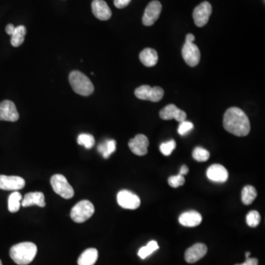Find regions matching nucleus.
<instances>
[{"mask_svg": "<svg viewBox=\"0 0 265 265\" xmlns=\"http://www.w3.org/2000/svg\"><path fill=\"white\" fill-rule=\"evenodd\" d=\"M175 148H176V143L175 140H169L168 142H163L160 145V151L163 155L168 157L171 155Z\"/></svg>", "mask_w": 265, "mask_h": 265, "instance_id": "c756f323", "label": "nucleus"}, {"mask_svg": "<svg viewBox=\"0 0 265 265\" xmlns=\"http://www.w3.org/2000/svg\"><path fill=\"white\" fill-rule=\"evenodd\" d=\"M92 8L93 14L100 20H108L111 17V10L104 0H94Z\"/></svg>", "mask_w": 265, "mask_h": 265, "instance_id": "f3484780", "label": "nucleus"}, {"mask_svg": "<svg viewBox=\"0 0 265 265\" xmlns=\"http://www.w3.org/2000/svg\"><path fill=\"white\" fill-rule=\"evenodd\" d=\"M225 131L237 136H245L251 131V123L243 110L237 107L228 108L223 116Z\"/></svg>", "mask_w": 265, "mask_h": 265, "instance_id": "f257e3e1", "label": "nucleus"}, {"mask_svg": "<svg viewBox=\"0 0 265 265\" xmlns=\"http://www.w3.org/2000/svg\"><path fill=\"white\" fill-rule=\"evenodd\" d=\"M162 6L160 1H152L148 4L145 9L143 18H142V23L145 26H151L154 25L159 18L160 12H161Z\"/></svg>", "mask_w": 265, "mask_h": 265, "instance_id": "1a4fd4ad", "label": "nucleus"}, {"mask_svg": "<svg viewBox=\"0 0 265 265\" xmlns=\"http://www.w3.org/2000/svg\"><path fill=\"white\" fill-rule=\"evenodd\" d=\"M207 245L203 243H197L192 245L190 248H188L185 252V260L186 263H197L201 259L205 257L207 254Z\"/></svg>", "mask_w": 265, "mask_h": 265, "instance_id": "2eb2a0df", "label": "nucleus"}, {"mask_svg": "<svg viewBox=\"0 0 265 265\" xmlns=\"http://www.w3.org/2000/svg\"><path fill=\"white\" fill-rule=\"evenodd\" d=\"M78 143L84 146L86 149H92L95 145V137L89 133H81L78 136Z\"/></svg>", "mask_w": 265, "mask_h": 265, "instance_id": "bb28decb", "label": "nucleus"}, {"mask_svg": "<svg viewBox=\"0 0 265 265\" xmlns=\"http://www.w3.org/2000/svg\"><path fill=\"white\" fill-rule=\"evenodd\" d=\"M251 255V253L250 252H247L246 254H245V257L247 258H249V256Z\"/></svg>", "mask_w": 265, "mask_h": 265, "instance_id": "4c0bfd02", "label": "nucleus"}, {"mask_svg": "<svg viewBox=\"0 0 265 265\" xmlns=\"http://www.w3.org/2000/svg\"><path fill=\"white\" fill-rule=\"evenodd\" d=\"M163 89L159 86L151 87L148 85L139 86L135 90L136 98L142 101H149L151 102H159L163 98Z\"/></svg>", "mask_w": 265, "mask_h": 265, "instance_id": "423d86ee", "label": "nucleus"}, {"mask_svg": "<svg viewBox=\"0 0 265 265\" xmlns=\"http://www.w3.org/2000/svg\"><path fill=\"white\" fill-rule=\"evenodd\" d=\"M182 56L189 66L194 67L199 63L201 60V52L199 48L194 43L185 42L182 48Z\"/></svg>", "mask_w": 265, "mask_h": 265, "instance_id": "9d476101", "label": "nucleus"}, {"mask_svg": "<svg viewBox=\"0 0 265 265\" xmlns=\"http://www.w3.org/2000/svg\"><path fill=\"white\" fill-rule=\"evenodd\" d=\"M168 183H169V186H172V187L178 188L184 185V183H185V178L183 175L178 174V175L169 177Z\"/></svg>", "mask_w": 265, "mask_h": 265, "instance_id": "7c9ffc66", "label": "nucleus"}, {"mask_svg": "<svg viewBox=\"0 0 265 265\" xmlns=\"http://www.w3.org/2000/svg\"><path fill=\"white\" fill-rule=\"evenodd\" d=\"M53 191L64 199H70L75 195L73 188L68 182L67 179L60 174L53 175L51 180Z\"/></svg>", "mask_w": 265, "mask_h": 265, "instance_id": "39448f33", "label": "nucleus"}, {"mask_svg": "<svg viewBox=\"0 0 265 265\" xmlns=\"http://www.w3.org/2000/svg\"><path fill=\"white\" fill-rule=\"evenodd\" d=\"M116 141L113 139H107L106 142L100 144L98 147V151L105 159H108L110 156L116 151Z\"/></svg>", "mask_w": 265, "mask_h": 265, "instance_id": "5701e85b", "label": "nucleus"}, {"mask_svg": "<svg viewBox=\"0 0 265 265\" xmlns=\"http://www.w3.org/2000/svg\"><path fill=\"white\" fill-rule=\"evenodd\" d=\"M212 7L208 1H204L195 7L193 11V19L196 26L202 27L208 23L211 16Z\"/></svg>", "mask_w": 265, "mask_h": 265, "instance_id": "0eeeda50", "label": "nucleus"}, {"mask_svg": "<svg viewBox=\"0 0 265 265\" xmlns=\"http://www.w3.org/2000/svg\"><path fill=\"white\" fill-rule=\"evenodd\" d=\"M117 202L122 208L126 210H136L141 204L139 197L128 190H122L118 193Z\"/></svg>", "mask_w": 265, "mask_h": 265, "instance_id": "6e6552de", "label": "nucleus"}, {"mask_svg": "<svg viewBox=\"0 0 265 265\" xmlns=\"http://www.w3.org/2000/svg\"><path fill=\"white\" fill-rule=\"evenodd\" d=\"M131 0H114V5L117 8H124L128 6Z\"/></svg>", "mask_w": 265, "mask_h": 265, "instance_id": "473e14b6", "label": "nucleus"}, {"mask_svg": "<svg viewBox=\"0 0 265 265\" xmlns=\"http://www.w3.org/2000/svg\"><path fill=\"white\" fill-rule=\"evenodd\" d=\"M261 222V215L257 211L248 212L246 216V222L248 226L256 228L260 225Z\"/></svg>", "mask_w": 265, "mask_h": 265, "instance_id": "cd10ccee", "label": "nucleus"}, {"mask_svg": "<svg viewBox=\"0 0 265 265\" xmlns=\"http://www.w3.org/2000/svg\"><path fill=\"white\" fill-rule=\"evenodd\" d=\"M19 119L16 106L10 101H4L0 104V120L16 122Z\"/></svg>", "mask_w": 265, "mask_h": 265, "instance_id": "ddd939ff", "label": "nucleus"}, {"mask_svg": "<svg viewBox=\"0 0 265 265\" xmlns=\"http://www.w3.org/2000/svg\"><path fill=\"white\" fill-rule=\"evenodd\" d=\"M25 181L22 177L0 175V189L6 191H18L23 189Z\"/></svg>", "mask_w": 265, "mask_h": 265, "instance_id": "f8f14e48", "label": "nucleus"}, {"mask_svg": "<svg viewBox=\"0 0 265 265\" xmlns=\"http://www.w3.org/2000/svg\"><path fill=\"white\" fill-rule=\"evenodd\" d=\"M128 146L135 155L142 157L148 154V148L149 146V140L148 137L143 134H138L128 142Z\"/></svg>", "mask_w": 265, "mask_h": 265, "instance_id": "9b49d317", "label": "nucleus"}, {"mask_svg": "<svg viewBox=\"0 0 265 265\" xmlns=\"http://www.w3.org/2000/svg\"><path fill=\"white\" fill-rule=\"evenodd\" d=\"M159 248L158 243L156 241L153 240L148 242L146 246L142 247L139 249L138 252V256L140 257L142 260H145L148 256L151 255L153 253L155 252Z\"/></svg>", "mask_w": 265, "mask_h": 265, "instance_id": "a878e982", "label": "nucleus"}, {"mask_svg": "<svg viewBox=\"0 0 265 265\" xmlns=\"http://www.w3.org/2000/svg\"><path fill=\"white\" fill-rule=\"evenodd\" d=\"M95 213V207L87 200L78 202L71 210L70 216L72 220L77 223L86 222Z\"/></svg>", "mask_w": 265, "mask_h": 265, "instance_id": "20e7f679", "label": "nucleus"}, {"mask_svg": "<svg viewBox=\"0 0 265 265\" xmlns=\"http://www.w3.org/2000/svg\"><path fill=\"white\" fill-rule=\"evenodd\" d=\"M15 27H14V25H12V24H9V25H7V26H6V33L8 35H10V36H11V35L13 34V31H14Z\"/></svg>", "mask_w": 265, "mask_h": 265, "instance_id": "f704fd0d", "label": "nucleus"}, {"mask_svg": "<svg viewBox=\"0 0 265 265\" xmlns=\"http://www.w3.org/2000/svg\"><path fill=\"white\" fill-rule=\"evenodd\" d=\"M160 117L163 120L175 119L177 122H182L186 120V113L174 104H169L160 110Z\"/></svg>", "mask_w": 265, "mask_h": 265, "instance_id": "4468645a", "label": "nucleus"}, {"mask_svg": "<svg viewBox=\"0 0 265 265\" xmlns=\"http://www.w3.org/2000/svg\"><path fill=\"white\" fill-rule=\"evenodd\" d=\"M189 172V168H188V166H186V165H183L182 166H181V169H180V175H186V174Z\"/></svg>", "mask_w": 265, "mask_h": 265, "instance_id": "c9c22d12", "label": "nucleus"}, {"mask_svg": "<svg viewBox=\"0 0 265 265\" xmlns=\"http://www.w3.org/2000/svg\"><path fill=\"white\" fill-rule=\"evenodd\" d=\"M202 222V216L199 212L189 211L181 213L179 222L185 227H196Z\"/></svg>", "mask_w": 265, "mask_h": 265, "instance_id": "a211bd4d", "label": "nucleus"}, {"mask_svg": "<svg viewBox=\"0 0 265 265\" xmlns=\"http://www.w3.org/2000/svg\"><path fill=\"white\" fill-rule=\"evenodd\" d=\"M192 157L199 162L207 161L210 158V154L207 150L201 147H197L192 152Z\"/></svg>", "mask_w": 265, "mask_h": 265, "instance_id": "c85d7f7f", "label": "nucleus"}, {"mask_svg": "<svg viewBox=\"0 0 265 265\" xmlns=\"http://www.w3.org/2000/svg\"><path fill=\"white\" fill-rule=\"evenodd\" d=\"M21 205L23 207H28L33 205L45 207L46 206L45 195L40 192H29L25 195L24 199L22 200Z\"/></svg>", "mask_w": 265, "mask_h": 265, "instance_id": "6ab92c4d", "label": "nucleus"}, {"mask_svg": "<svg viewBox=\"0 0 265 265\" xmlns=\"http://www.w3.org/2000/svg\"><path fill=\"white\" fill-rule=\"evenodd\" d=\"M235 265H258V260L256 258H247L245 263Z\"/></svg>", "mask_w": 265, "mask_h": 265, "instance_id": "72a5a7b5", "label": "nucleus"}, {"mask_svg": "<svg viewBox=\"0 0 265 265\" xmlns=\"http://www.w3.org/2000/svg\"><path fill=\"white\" fill-rule=\"evenodd\" d=\"M22 196L21 193L17 191H15L10 194L8 198V210L11 213H16L19 211L21 207Z\"/></svg>", "mask_w": 265, "mask_h": 265, "instance_id": "393cba45", "label": "nucleus"}, {"mask_svg": "<svg viewBox=\"0 0 265 265\" xmlns=\"http://www.w3.org/2000/svg\"><path fill=\"white\" fill-rule=\"evenodd\" d=\"M179 127H178V132L181 136H185L188 133L190 132L193 129V124L189 121H184V122H180Z\"/></svg>", "mask_w": 265, "mask_h": 265, "instance_id": "2f4dec72", "label": "nucleus"}, {"mask_svg": "<svg viewBox=\"0 0 265 265\" xmlns=\"http://www.w3.org/2000/svg\"><path fill=\"white\" fill-rule=\"evenodd\" d=\"M195 37L192 33H189L186 37V42H190V43H193L195 41Z\"/></svg>", "mask_w": 265, "mask_h": 265, "instance_id": "e433bc0d", "label": "nucleus"}, {"mask_svg": "<svg viewBox=\"0 0 265 265\" xmlns=\"http://www.w3.org/2000/svg\"><path fill=\"white\" fill-rule=\"evenodd\" d=\"M257 197V189L253 186H246L242 192V201L245 205H251Z\"/></svg>", "mask_w": 265, "mask_h": 265, "instance_id": "b1692460", "label": "nucleus"}, {"mask_svg": "<svg viewBox=\"0 0 265 265\" xmlns=\"http://www.w3.org/2000/svg\"><path fill=\"white\" fill-rule=\"evenodd\" d=\"M37 251V246L33 242H21L10 248V257L16 264L27 265L33 261Z\"/></svg>", "mask_w": 265, "mask_h": 265, "instance_id": "f03ea898", "label": "nucleus"}, {"mask_svg": "<svg viewBox=\"0 0 265 265\" xmlns=\"http://www.w3.org/2000/svg\"><path fill=\"white\" fill-rule=\"evenodd\" d=\"M27 30L26 27L23 25H19V26L15 27L14 31L13 34L11 35V43L12 46L14 48H18L23 44L25 41V36L26 35Z\"/></svg>", "mask_w": 265, "mask_h": 265, "instance_id": "4be33fe9", "label": "nucleus"}, {"mask_svg": "<svg viewBox=\"0 0 265 265\" xmlns=\"http://www.w3.org/2000/svg\"><path fill=\"white\" fill-rule=\"evenodd\" d=\"M98 259V251L95 248H89L82 253L78 260V265H94Z\"/></svg>", "mask_w": 265, "mask_h": 265, "instance_id": "412c9836", "label": "nucleus"}, {"mask_svg": "<svg viewBox=\"0 0 265 265\" xmlns=\"http://www.w3.org/2000/svg\"><path fill=\"white\" fill-rule=\"evenodd\" d=\"M141 62L148 67L155 66L159 60L158 53L155 50L146 48L139 54Z\"/></svg>", "mask_w": 265, "mask_h": 265, "instance_id": "aec40b11", "label": "nucleus"}, {"mask_svg": "<svg viewBox=\"0 0 265 265\" xmlns=\"http://www.w3.org/2000/svg\"><path fill=\"white\" fill-rule=\"evenodd\" d=\"M0 265H2V263H1V260H0Z\"/></svg>", "mask_w": 265, "mask_h": 265, "instance_id": "58836bf2", "label": "nucleus"}, {"mask_svg": "<svg viewBox=\"0 0 265 265\" xmlns=\"http://www.w3.org/2000/svg\"><path fill=\"white\" fill-rule=\"evenodd\" d=\"M69 80L72 89L82 96H89L95 91V87L90 79L79 71L71 72Z\"/></svg>", "mask_w": 265, "mask_h": 265, "instance_id": "7ed1b4c3", "label": "nucleus"}, {"mask_svg": "<svg viewBox=\"0 0 265 265\" xmlns=\"http://www.w3.org/2000/svg\"><path fill=\"white\" fill-rule=\"evenodd\" d=\"M209 179L213 182L224 183L228 181V172L222 165L212 164L207 172Z\"/></svg>", "mask_w": 265, "mask_h": 265, "instance_id": "dca6fc26", "label": "nucleus"}]
</instances>
